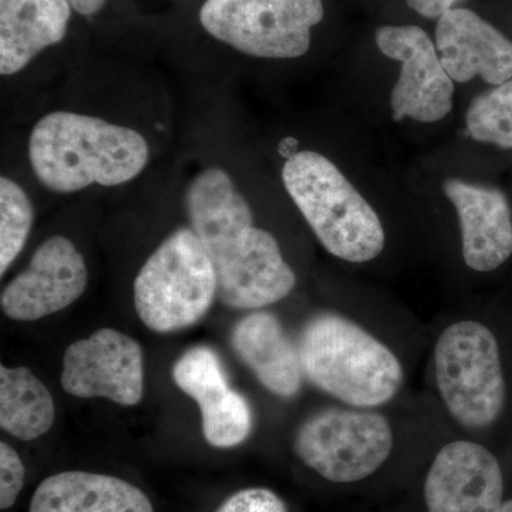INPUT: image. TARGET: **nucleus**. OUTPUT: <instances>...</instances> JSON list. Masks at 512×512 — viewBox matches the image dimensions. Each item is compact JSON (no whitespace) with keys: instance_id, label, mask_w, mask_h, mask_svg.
<instances>
[{"instance_id":"19","label":"nucleus","mask_w":512,"mask_h":512,"mask_svg":"<svg viewBox=\"0 0 512 512\" xmlns=\"http://www.w3.org/2000/svg\"><path fill=\"white\" fill-rule=\"evenodd\" d=\"M55 402L49 389L28 367H0V427L16 439L45 436L55 423Z\"/></svg>"},{"instance_id":"16","label":"nucleus","mask_w":512,"mask_h":512,"mask_svg":"<svg viewBox=\"0 0 512 512\" xmlns=\"http://www.w3.org/2000/svg\"><path fill=\"white\" fill-rule=\"evenodd\" d=\"M231 346L268 392L281 399L301 392L305 376L298 345L274 313L255 311L239 320L231 332Z\"/></svg>"},{"instance_id":"21","label":"nucleus","mask_w":512,"mask_h":512,"mask_svg":"<svg viewBox=\"0 0 512 512\" xmlns=\"http://www.w3.org/2000/svg\"><path fill=\"white\" fill-rule=\"evenodd\" d=\"M33 224L28 194L8 177L0 178V275L18 258Z\"/></svg>"},{"instance_id":"17","label":"nucleus","mask_w":512,"mask_h":512,"mask_svg":"<svg viewBox=\"0 0 512 512\" xmlns=\"http://www.w3.org/2000/svg\"><path fill=\"white\" fill-rule=\"evenodd\" d=\"M72 6L69 0H0V73L12 76L37 55L62 42Z\"/></svg>"},{"instance_id":"9","label":"nucleus","mask_w":512,"mask_h":512,"mask_svg":"<svg viewBox=\"0 0 512 512\" xmlns=\"http://www.w3.org/2000/svg\"><path fill=\"white\" fill-rule=\"evenodd\" d=\"M376 43L384 56L402 64L390 97L393 119L436 123L448 116L454 80L429 35L417 26H383L376 32Z\"/></svg>"},{"instance_id":"3","label":"nucleus","mask_w":512,"mask_h":512,"mask_svg":"<svg viewBox=\"0 0 512 512\" xmlns=\"http://www.w3.org/2000/svg\"><path fill=\"white\" fill-rule=\"evenodd\" d=\"M282 181L322 247L342 261L377 258L386 234L375 208L338 165L316 151H299L282 168Z\"/></svg>"},{"instance_id":"22","label":"nucleus","mask_w":512,"mask_h":512,"mask_svg":"<svg viewBox=\"0 0 512 512\" xmlns=\"http://www.w3.org/2000/svg\"><path fill=\"white\" fill-rule=\"evenodd\" d=\"M25 484L22 458L9 444L0 443V508L8 510L18 500Z\"/></svg>"},{"instance_id":"18","label":"nucleus","mask_w":512,"mask_h":512,"mask_svg":"<svg viewBox=\"0 0 512 512\" xmlns=\"http://www.w3.org/2000/svg\"><path fill=\"white\" fill-rule=\"evenodd\" d=\"M30 512H154L136 485L86 471H63L37 487Z\"/></svg>"},{"instance_id":"10","label":"nucleus","mask_w":512,"mask_h":512,"mask_svg":"<svg viewBox=\"0 0 512 512\" xmlns=\"http://www.w3.org/2000/svg\"><path fill=\"white\" fill-rule=\"evenodd\" d=\"M62 387L74 397H103L121 406H136L144 393L140 343L116 329H100L77 340L64 352Z\"/></svg>"},{"instance_id":"7","label":"nucleus","mask_w":512,"mask_h":512,"mask_svg":"<svg viewBox=\"0 0 512 512\" xmlns=\"http://www.w3.org/2000/svg\"><path fill=\"white\" fill-rule=\"evenodd\" d=\"M394 446L393 429L383 414L328 409L303 421L295 453L305 466L330 483L348 484L375 474Z\"/></svg>"},{"instance_id":"23","label":"nucleus","mask_w":512,"mask_h":512,"mask_svg":"<svg viewBox=\"0 0 512 512\" xmlns=\"http://www.w3.org/2000/svg\"><path fill=\"white\" fill-rule=\"evenodd\" d=\"M217 512H288L282 498L268 488H247L232 494Z\"/></svg>"},{"instance_id":"11","label":"nucleus","mask_w":512,"mask_h":512,"mask_svg":"<svg viewBox=\"0 0 512 512\" xmlns=\"http://www.w3.org/2000/svg\"><path fill=\"white\" fill-rule=\"evenodd\" d=\"M89 272L79 249L66 237H52L36 249L30 264L3 289L0 306L8 318L33 322L63 311L86 291Z\"/></svg>"},{"instance_id":"24","label":"nucleus","mask_w":512,"mask_h":512,"mask_svg":"<svg viewBox=\"0 0 512 512\" xmlns=\"http://www.w3.org/2000/svg\"><path fill=\"white\" fill-rule=\"evenodd\" d=\"M409 8L427 19H440L444 13L454 8L460 0H406Z\"/></svg>"},{"instance_id":"26","label":"nucleus","mask_w":512,"mask_h":512,"mask_svg":"<svg viewBox=\"0 0 512 512\" xmlns=\"http://www.w3.org/2000/svg\"><path fill=\"white\" fill-rule=\"evenodd\" d=\"M501 512H512V500L505 501L503 510H501Z\"/></svg>"},{"instance_id":"20","label":"nucleus","mask_w":512,"mask_h":512,"mask_svg":"<svg viewBox=\"0 0 512 512\" xmlns=\"http://www.w3.org/2000/svg\"><path fill=\"white\" fill-rule=\"evenodd\" d=\"M466 126L478 143L512 150V79L471 101Z\"/></svg>"},{"instance_id":"1","label":"nucleus","mask_w":512,"mask_h":512,"mask_svg":"<svg viewBox=\"0 0 512 512\" xmlns=\"http://www.w3.org/2000/svg\"><path fill=\"white\" fill-rule=\"evenodd\" d=\"M28 150L39 183L63 194L93 184H126L143 173L150 158L146 138L133 128L70 111L37 121Z\"/></svg>"},{"instance_id":"6","label":"nucleus","mask_w":512,"mask_h":512,"mask_svg":"<svg viewBox=\"0 0 512 512\" xmlns=\"http://www.w3.org/2000/svg\"><path fill=\"white\" fill-rule=\"evenodd\" d=\"M323 15L322 0H207L200 22L245 55L296 59L308 53L312 29Z\"/></svg>"},{"instance_id":"8","label":"nucleus","mask_w":512,"mask_h":512,"mask_svg":"<svg viewBox=\"0 0 512 512\" xmlns=\"http://www.w3.org/2000/svg\"><path fill=\"white\" fill-rule=\"evenodd\" d=\"M217 272V298L232 309L274 305L291 295L296 275L271 232L255 225L210 252Z\"/></svg>"},{"instance_id":"13","label":"nucleus","mask_w":512,"mask_h":512,"mask_svg":"<svg viewBox=\"0 0 512 512\" xmlns=\"http://www.w3.org/2000/svg\"><path fill=\"white\" fill-rule=\"evenodd\" d=\"M174 382L201 410L202 434L210 446L232 448L252 431L248 400L231 389L220 356L208 346H195L175 362Z\"/></svg>"},{"instance_id":"12","label":"nucleus","mask_w":512,"mask_h":512,"mask_svg":"<svg viewBox=\"0 0 512 512\" xmlns=\"http://www.w3.org/2000/svg\"><path fill=\"white\" fill-rule=\"evenodd\" d=\"M504 477L490 450L458 440L441 448L424 483L429 512H501Z\"/></svg>"},{"instance_id":"25","label":"nucleus","mask_w":512,"mask_h":512,"mask_svg":"<svg viewBox=\"0 0 512 512\" xmlns=\"http://www.w3.org/2000/svg\"><path fill=\"white\" fill-rule=\"evenodd\" d=\"M107 0H69L74 12L82 16H93L106 5Z\"/></svg>"},{"instance_id":"5","label":"nucleus","mask_w":512,"mask_h":512,"mask_svg":"<svg viewBox=\"0 0 512 512\" xmlns=\"http://www.w3.org/2000/svg\"><path fill=\"white\" fill-rule=\"evenodd\" d=\"M434 375L447 412L464 429H488L500 419L507 396L500 346L483 323L460 320L443 330Z\"/></svg>"},{"instance_id":"14","label":"nucleus","mask_w":512,"mask_h":512,"mask_svg":"<svg viewBox=\"0 0 512 512\" xmlns=\"http://www.w3.org/2000/svg\"><path fill=\"white\" fill-rule=\"evenodd\" d=\"M436 47L457 83L481 77L491 86L512 79V42L470 9L453 8L437 22Z\"/></svg>"},{"instance_id":"15","label":"nucleus","mask_w":512,"mask_h":512,"mask_svg":"<svg viewBox=\"0 0 512 512\" xmlns=\"http://www.w3.org/2000/svg\"><path fill=\"white\" fill-rule=\"evenodd\" d=\"M461 229L463 258L468 268L491 272L512 255V211L503 191L457 178L444 181Z\"/></svg>"},{"instance_id":"2","label":"nucleus","mask_w":512,"mask_h":512,"mask_svg":"<svg viewBox=\"0 0 512 512\" xmlns=\"http://www.w3.org/2000/svg\"><path fill=\"white\" fill-rule=\"evenodd\" d=\"M303 376L323 393L355 409H375L402 389L399 357L382 340L338 313H319L298 342Z\"/></svg>"},{"instance_id":"4","label":"nucleus","mask_w":512,"mask_h":512,"mask_svg":"<svg viewBox=\"0 0 512 512\" xmlns=\"http://www.w3.org/2000/svg\"><path fill=\"white\" fill-rule=\"evenodd\" d=\"M217 292L214 264L190 227L164 239L133 286L138 318L158 333L177 332L200 322Z\"/></svg>"}]
</instances>
